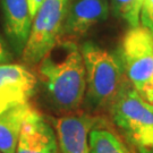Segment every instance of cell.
<instances>
[{"instance_id": "9a60e30c", "label": "cell", "mask_w": 153, "mask_h": 153, "mask_svg": "<svg viewBox=\"0 0 153 153\" xmlns=\"http://www.w3.org/2000/svg\"><path fill=\"white\" fill-rule=\"evenodd\" d=\"M9 60H10V53L0 36V64H7Z\"/></svg>"}, {"instance_id": "e0dca14e", "label": "cell", "mask_w": 153, "mask_h": 153, "mask_svg": "<svg viewBox=\"0 0 153 153\" xmlns=\"http://www.w3.org/2000/svg\"><path fill=\"white\" fill-rule=\"evenodd\" d=\"M0 153H1V152H0Z\"/></svg>"}, {"instance_id": "6da1fadb", "label": "cell", "mask_w": 153, "mask_h": 153, "mask_svg": "<svg viewBox=\"0 0 153 153\" xmlns=\"http://www.w3.org/2000/svg\"><path fill=\"white\" fill-rule=\"evenodd\" d=\"M40 82L51 109L71 114L83 107L86 79L81 47L74 40L59 42L38 64Z\"/></svg>"}, {"instance_id": "4fadbf2b", "label": "cell", "mask_w": 153, "mask_h": 153, "mask_svg": "<svg viewBox=\"0 0 153 153\" xmlns=\"http://www.w3.org/2000/svg\"><path fill=\"white\" fill-rule=\"evenodd\" d=\"M142 5L143 0H109L111 14L116 18L127 23L129 28L141 25L140 14Z\"/></svg>"}, {"instance_id": "8fae6325", "label": "cell", "mask_w": 153, "mask_h": 153, "mask_svg": "<svg viewBox=\"0 0 153 153\" xmlns=\"http://www.w3.org/2000/svg\"><path fill=\"white\" fill-rule=\"evenodd\" d=\"M32 105L22 103L0 112V152L16 153L22 127Z\"/></svg>"}, {"instance_id": "5b68a950", "label": "cell", "mask_w": 153, "mask_h": 153, "mask_svg": "<svg viewBox=\"0 0 153 153\" xmlns=\"http://www.w3.org/2000/svg\"><path fill=\"white\" fill-rule=\"evenodd\" d=\"M71 0H43L33 16L31 32L23 50L26 66H38L43 57L59 42Z\"/></svg>"}, {"instance_id": "30bf717a", "label": "cell", "mask_w": 153, "mask_h": 153, "mask_svg": "<svg viewBox=\"0 0 153 153\" xmlns=\"http://www.w3.org/2000/svg\"><path fill=\"white\" fill-rule=\"evenodd\" d=\"M4 26L14 51L22 56L31 32L33 17L27 0H1Z\"/></svg>"}, {"instance_id": "8992f818", "label": "cell", "mask_w": 153, "mask_h": 153, "mask_svg": "<svg viewBox=\"0 0 153 153\" xmlns=\"http://www.w3.org/2000/svg\"><path fill=\"white\" fill-rule=\"evenodd\" d=\"M100 117L88 111L66 114L53 121L60 153H88V138Z\"/></svg>"}, {"instance_id": "7c38bea8", "label": "cell", "mask_w": 153, "mask_h": 153, "mask_svg": "<svg viewBox=\"0 0 153 153\" xmlns=\"http://www.w3.org/2000/svg\"><path fill=\"white\" fill-rule=\"evenodd\" d=\"M88 153H131L120 137L101 118L92 128L88 138Z\"/></svg>"}, {"instance_id": "7a4b0ae2", "label": "cell", "mask_w": 153, "mask_h": 153, "mask_svg": "<svg viewBox=\"0 0 153 153\" xmlns=\"http://www.w3.org/2000/svg\"><path fill=\"white\" fill-rule=\"evenodd\" d=\"M86 88L83 107L90 114L108 112L128 82L118 52L112 53L91 41L81 45Z\"/></svg>"}, {"instance_id": "52a82bcc", "label": "cell", "mask_w": 153, "mask_h": 153, "mask_svg": "<svg viewBox=\"0 0 153 153\" xmlns=\"http://www.w3.org/2000/svg\"><path fill=\"white\" fill-rule=\"evenodd\" d=\"M38 85V77L21 64H0V112L27 103Z\"/></svg>"}, {"instance_id": "3957f363", "label": "cell", "mask_w": 153, "mask_h": 153, "mask_svg": "<svg viewBox=\"0 0 153 153\" xmlns=\"http://www.w3.org/2000/svg\"><path fill=\"white\" fill-rule=\"evenodd\" d=\"M108 112L126 142L137 153H153V103L141 97L129 81Z\"/></svg>"}, {"instance_id": "9c48e42d", "label": "cell", "mask_w": 153, "mask_h": 153, "mask_svg": "<svg viewBox=\"0 0 153 153\" xmlns=\"http://www.w3.org/2000/svg\"><path fill=\"white\" fill-rule=\"evenodd\" d=\"M16 153H60L53 125L34 108L23 124Z\"/></svg>"}, {"instance_id": "2e32d148", "label": "cell", "mask_w": 153, "mask_h": 153, "mask_svg": "<svg viewBox=\"0 0 153 153\" xmlns=\"http://www.w3.org/2000/svg\"><path fill=\"white\" fill-rule=\"evenodd\" d=\"M28 6H30V11H31V15L32 17L35 15L36 10L39 9V7L41 6V4L43 2V0H27Z\"/></svg>"}, {"instance_id": "277c9868", "label": "cell", "mask_w": 153, "mask_h": 153, "mask_svg": "<svg viewBox=\"0 0 153 153\" xmlns=\"http://www.w3.org/2000/svg\"><path fill=\"white\" fill-rule=\"evenodd\" d=\"M118 56L131 86L153 103V34L142 25L129 28L121 40Z\"/></svg>"}, {"instance_id": "ba28073f", "label": "cell", "mask_w": 153, "mask_h": 153, "mask_svg": "<svg viewBox=\"0 0 153 153\" xmlns=\"http://www.w3.org/2000/svg\"><path fill=\"white\" fill-rule=\"evenodd\" d=\"M110 14L109 0H71L66 16L61 39L77 40Z\"/></svg>"}, {"instance_id": "5bb4252c", "label": "cell", "mask_w": 153, "mask_h": 153, "mask_svg": "<svg viewBox=\"0 0 153 153\" xmlns=\"http://www.w3.org/2000/svg\"><path fill=\"white\" fill-rule=\"evenodd\" d=\"M140 22L143 27L153 34V0H143Z\"/></svg>"}]
</instances>
